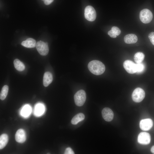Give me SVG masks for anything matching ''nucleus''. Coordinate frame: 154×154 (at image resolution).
I'll use <instances>...</instances> for the list:
<instances>
[{"label": "nucleus", "mask_w": 154, "mask_h": 154, "mask_svg": "<svg viewBox=\"0 0 154 154\" xmlns=\"http://www.w3.org/2000/svg\"><path fill=\"white\" fill-rule=\"evenodd\" d=\"M88 68L92 73L97 75L102 74L105 70L104 65L101 61L96 60L90 61L88 64Z\"/></svg>", "instance_id": "f257e3e1"}, {"label": "nucleus", "mask_w": 154, "mask_h": 154, "mask_svg": "<svg viewBox=\"0 0 154 154\" xmlns=\"http://www.w3.org/2000/svg\"><path fill=\"white\" fill-rule=\"evenodd\" d=\"M74 99L76 105L78 106H83L85 102L86 94L85 91L80 90L77 92L74 96Z\"/></svg>", "instance_id": "f03ea898"}, {"label": "nucleus", "mask_w": 154, "mask_h": 154, "mask_svg": "<svg viewBox=\"0 0 154 154\" xmlns=\"http://www.w3.org/2000/svg\"><path fill=\"white\" fill-rule=\"evenodd\" d=\"M153 17L152 13L148 9H143L140 12V19L144 23L147 24L150 23L152 20Z\"/></svg>", "instance_id": "7ed1b4c3"}, {"label": "nucleus", "mask_w": 154, "mask_h": 154, "mask_svg": "<svg viewBox=\"0 0 154 154\" xmlns=\"http://www.w3.org/2000/svg\"><path fill=\"white\" fill-rule=\"evenodd\" d=\"M145 95L144 90L142 88H137L133 91L132 94L133 100L136 102H140L144 99Z\"/></svg>", "instance_id": "20e7f679"}, {"label": "nucleus", "mask_w": 154, "mask_h": 154, "mask_svg": "<svg viewBox=\"0 0 154 154\" xmlns=\"http://www.w3.org/2000/svg\"><path fill=\"white\" fill-rule=\"evenodd\" d=\"M84 16L88 21H94L96 18V14L94 9L91 6H88L84 10Z\"/></svg>", "instance_id": "39448f33"}, {"label": "nucleus", "mask_w": 154, "mask_h": 154, "mask_svg": "<svg viewBox=\"0 0 154 154\" xmlns=\"http://www.w3.org/2000/svg\"><path fill=\"white\" fill-rule=\"evenodd\" d=\"M36 47L39 53L42 56H46L48 53L49 48L47 42L38 41L36 43Z\"/></svg>", "instance_id": "423d86ee"}, {"label": "nucleus", "mask_w": 154, "mask_h": 154, "mask_svg": "<svg viewBox=\"0 0 154 154\" xmlns=\"http://www.w3.org/2000/svg\"><path fill=\"white\" fill-rule=\"evenodd\" d=\"M151 139V136L149 133L146 132H141L138 135L137 140L139 143L146 145L150 143Z\"/></svg>", "instance_id": "0eeeda50"}, {"label": "nucleus", "mask_w": 154, "mask_h": 154, "mask_svg": "<svg viewBox=\"0 0 154 154\" xmlns=\"http://www.w3.org/2000/svg\"><path fill=\"white\" fill-rule=\"evenodd\" d=\"M123 66L128 73L133 74L136 72V64L131 60H125L123 63Z\"/></svg>", "instance_id": "6e6552de"}, {"label": "nucleus", "mask_w": 154, "mask_h": 154, "mask_svg": "<svg viewBox=\"0 0 154 154\" xmlns=\"http://www.w3.org/2000/svg\"><path fill=\"white\" fill-rule=\"evenodd\" d=\"M153 122L151 119L149 118L141 120L139 123L140 128L143 130L148 131L152 127Z\"/></svg>", "instance_id": "1a4fd4ad"}, {"label": "nucleus", "mask_w": 154, "mask_h": 154, "mask_svg": "<svg viewBox=\"0 0 154 154\" xmlns=\"http://www.w3.org/2000/svg\"><path fill=\"white\" fill-rule=\"evenodd\" d=\"M102 113L103 118L107 121H111L113 119V112L112 110L106 107L103 108Z\"/></svg>", "instance_id": "9d476101"}, {"label": "nucleus", "mask_w": 154, "mask_h": 154, "mask_svg": "<svg viewBox=\"0 0 154 154\" xmlns=\"http://www.w3.org/2000/svg\"><path fill=\"white\" fill-rule=\"evenodd\" d=\"M26 139V134L24 130L22 129L18 130L15 135V139L16 141L23 143L25 141Z\"/></svg>", "instance_id": "9b49d317"}, {"label": "nucleus", "mask_w": 154, "mask_h": 154, "mask_svg": "<svg viewBox=\"0 0 154 154\" xmlns=\"http://www.w3.org/2000/svg\"><path fill=\"white\" fill-rule=\"evenodd\" d=\"M53 77L52 74L48 72H45L44 75L43 84L45 87L48 86L52 82Z\"/></svg>", "instance_id": "f8f14e48"}, {"label": "nucleus", "mask_w": 154, "mask_h": 154, "mask_svg": "<svg viewBox=\"0 0 154 154\" xmlns=\"http://www.w3.org/2000/svg\"><path fill=\"white\" fill-rule=\"evenodd\" d=\"M125 42L127 44H133L136 43L138 38L137 36L133 34H128L125 35L124 38Z\"/></svg>", "instance_id": "ddd939ff"}, {"label": "nucleus", "mask_w": 154, "mask_h": 154, "mask_svg": "<svg viewBox=\"0 0 154 154\" xmlns=\"http://www.w3.org/2000/svg\"><path fill=\"white\" fill-rule=\"evenodd\" d=\"M36 40L31 38H28L21 43L22 46L28 48H34L36 46Z\"/></svg>", "instance_id": "4468645a"}, {"label": "nucleus", "mask_w": 154, "mask_h": 154, "mask_svg": "<svg viewBox=\"0 0 154 154\" xmlns=\"http://www.w3.org/2000/svg\"><path fill=\"white\" fill-rule=\"evenodd\" d=\"M85 116L84 114L82 113H78L72 118L71 120V123L73 125H76L83 120Z\"/></svg>", "instance_id": "2eb2a0df"}, {"label": "nucleus", "mask_w": 154, "mask_h": 154, "mask_svg": "<svg viewBox=\"0 0 154 154\" xmlns=\"http://www.w3.org/2000/svg\"><path fill=\"white\" fill-rule=\"evenodd\" d=\"M8 141V137L7 134L3 133L0 136V149L3 148L6 145Z\"/></svg>", "instance_id": "dca6fc26"}, {"label": "nucleus", "mask_w": 154, "mask_h": 154, "mask_svg": "<svg viewBox=\"0 0 154 154\" xmlns=\"http://www.w3.org/2000/svg\"><path fill=\"white\" fill-rule=\"evenodd\" d=\"M15 68L19 71H22L25 69V67L24 64L18 59H15L13 62Z\"/></svg>", "instance_id": "f3484780"}, {"label": "nucleus", "mask_w": 154, "mask_h": 154, "mask_svg": "<svg viewBox=\"0 0 154 154\" xmlns=\"http://www.w3.org/2000/svg\"><path fill=\"white\" fill-rule=\"evenodd\" d=\"M144 54L141 52H138L136 53L134 57L135 61L137 63L141 62L144 58Z\"/></svg>", "instance_id": "a211bd4d"}, {"label": "nucleus", "mask_w": 154, "mask_h": 154, "mask_svg": "<svg viewBox=\"0 0 154 154\" xmlns=\"http://www.w3.org/2000/svg\"><path fill=\"white\" fill-rule=\"evenodd\" d=\"M8 86L7 85H4L2 87L0 94V99L1 100L5 99L7 95Z\"/></svg>", "instance_id": "6ab92c4d"}, {"label": "nucleus", "mask_w": 154, "mask_h": 154, "mask_svg": "<svg viewBox=\"0 0 154 154\" xmlns=\"http://www.w3.org/2000/svg\"><path fill=\"white\" fill-rule=\"evenodd\" d=\"M31 108L30 106L28 105L24 107L21 111V114L24 117H27L30 113Z\"/></svg>", "instance_id": "aec40b11"}, {"label": "nucleus", "mask_w": 154, "mask_h": 154, "mask_svg": "<svg viewBox=\"0 0 154 154\" xmlns=\"http://www.w3.org/2000/svg\"><path fill=\"white\" fill-rule=\"evenodd\" d=\"M44 107L42 105L39 104L37 105L35 108L36 114L38 116L41 114L44 111Z\"/></svg>", "instance_id": "412c9836"}, {"label": "nucleus", "mask_w": 154, "mask_h": 154, "mask_svg": "<svg viewBox=\"0 0 154 154\" xmlns=\"http://www.w3.org/2000/svg\"><path fill=\"white\" fill-rule=\"evenodd\" d=\"M136 72L137 73H141L144 70L145 65L142 63H137L136 64Z\"/></svg>", "instance_id": "4be33fe9"}, {"label": "nucleus", "mask_w": 154, "mask_h": 154, "mask_svg": "<svg viewBox=\"0 0 154 154\" xmlns=\"http://www.w3.org/2000/svg\"><path fill=\"white\" fill-rule=\"evenodd\" d=\"M111 30L117 36H118L121 33L120 30L116 27H113Z\"/></svg>", "instance_id": "5701e85b"}, {"label": "nucleus", "mask_w": 154, "mask_h": 154, "mask_svg": "<svg viewBox=\"0 0 154 154\" xmlns=\"http://www.w3.org/2000/svg\"><path fill=\"white\" fill-rule=\"evenodd\" d=\"M64 154H74V153L72 149L70 147H68L65 149Z\"/></svg>", "instance_id": "b1692460"}, {"label": "nucleus", "mask_w": 154, "mask_h": 154, "mask_svg": "<svg viewBox=\"0 0 154 154\" xmlns=\"http://www.w3.org/2000/svg\"><path fill=\"white\" fill-rule=\"evenodd\" d=\"M108 34L110 37L112 38H115L117 36L111 30L108 32Z\"/></svg>", "instance_id": "393cba45"}, {"label": "nucleus", "mask_w": 154, "mask_h": 154, "mask_svg": "<svg viewBox=\"0 0 154 154\" xmlns=\"http://www.w3.org/2000/svg\"><path fill=\"white\" fill-rule=\"evenodd\" d=\"M43 1L44 4L46 5H49L50 4L54 1V0H42Z\"/></svg>", "instance_id": "a878e982"}, {"label": "nucleus", "mask_w": 154, "mask_h": 154, "mask_svg": "<svg viewBox=\"0 0 154 154\" xmlns=\"http://www.w3.org/2000/svg\"><path fill=\"white\" fill-rule=\"evenodd\" d=\"M154 37V32H151L148 35V38L149 39Z\"/></svg>", "instance_id": "bb28decb"}, {"label": "nucleus", "mask_w": 154, "mask_h": 154, "mask_svg": "<svg viewBox=\"0 0 154 154\" xmlns=\"http://www.w3.org/2000/svg\"><path fill=\"white\" fill-rule=\"evenodd\" d=\"M151 43L154 45V37L149 39Z\"/></svg>", "instance_id": "cd10ccee"}, {"label": "nucleus", "mask_w": 154, "mask_h": 154, "mask_svg": "<svg viewBox=\"0 0 154 154\" xmlns=\"http://www.w3.org/2000/svg\"><path fill=\"white\" fill-rule=\"evenodd\" d=\"M151 151L154 154V145L152 147L151 149Z\"/></svg>", "instance_id": "c85d7f7f"}]
</instances>
